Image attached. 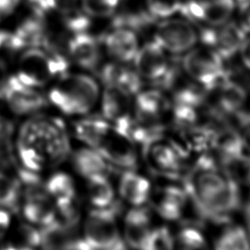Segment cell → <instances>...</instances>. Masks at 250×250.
Wrapping results in <instances>:
<instances>
[{
  "mask_svg": "<svg viewBox=\"0 0 250 250\" xmlns=\"http://www.w3.org/2000/svg\"><path fill=\"white\" fill-rule=\"evenodd\" d=\"M117 203L90 212L83 229V239L91 250H128L116 224Z\"/></svg>",
  "mask_w": 250,
  "mask_h": 250,
  "instance_id": "cell-4",
  "label": "cell"
},
{
  "mask_svg": "<svg viewBox=\"0 0 250 250\" xmlns=\"http://www.w3.org/2000/svg\"><path fill=\"white\" fill-rule=\"evenodd\" d=\"M23 215L32 224H38L45 226L53 222L56 216V210L54 209L50 198L25 200L23 205Z\"/></svg>",
  "mask_w": 250,
  "mask_h": 250,
  "instance_id": "cell-29",
  "label": "cell"
},
{
  "mask_svg": "<svg viewBox=\"0 0 250 250\" xmlns=\"http://www.w3.org/2000/svg\"><path fill=\"white\" fill-rule=\"evenodd\" d=\"M7 66H6V62L4 57H2L0 55V86L2 85V83L5 81V79L7 78Z\"/></svg>",
  "mask_w": 250,
  "mask_h": 250,
  "instance_id": "cell-45",
  "label": "cell"
},
{
  "mask_svg": "<svg viewBox=\"0 0 250 250\" xmlns=\"http://www.w3.org/2000/svg\"><path fill=\"white\" fill-rule=\"evenodd\" d=\"M0 250H35V248L29 247V246H26V245H22V244H20V245L9 244V245H6V246L2 247Z\"/></svg>",
  "mask_w": 250,
  "mask_h": 250,
  "instance_id": "cell-46",
  "label": "cell"
},
{
  "mask_svg": "<svg viewBox=\"0 0 250 250\" xmlns=\"http://www.w3.org/2000/svg\"><path fill=\"white\" fill-rule=\"evenodd\" d=\"M211 250H250V229L247 226L226 225Z\"/></svg>",
  "mask_w": 250,
  "mask_h": 250,
  "instance_id": "cell-23",
  "label": "cell"
},
{
  "mask_svg": "<svg viewBox=\"0 0 250 250\" xmlns=\"http://www.w3.org/2000/svg\"><path fill=\"white\" fill-rule=\"evenodd\" d=\"M99 85L85 74H63L49 93V100L65 114H85L99 98Z\"/></svg>",
  "mask_w": 250,
  "mask_h": 250,
  "instance_id": "cell-2",
  "label": "cell"
},
{
  "mask_svg": "<svg viewBox=\"0 0 250 250\" xmlns=\"http://www.w3.org/2000/svg\"><path fill=\"white\" fill-rule=\"evenodd\" d=\"M34 13L51 11L63 17L79 13L80 0H28Z\"/></svg>",
  "mask_w": 250,
  "mask_h": 250,
  "instance_id": "cell-33",
  "label": "cell"
},
{
  "mask_svg": "<svg viewBox=\"0 0 250 250\" xmlns=\"http://www.w3.org/2000/svg\"><path fill=\"white\" fill-rule=\"evenodd\" d=\"M151 215L143 206L129 210L124 219V240L134 250H143L152 229Z\"/></svg>",
  "mask_w": 250,
  "mask_h": 250,
  "instance_id": "cell-19",
  "label": "cell"
},
{
  "mask_svg": "<svg viewBox=\"0 0 250 250\" xmlns=\"http://www.w3.org/2000/svg\"><path fill=\"white\" fill-rule=\"evenodd\" d=\"M206 103L217 112L225 116H236L242 111L248 92L246 87L239 81L231 78V74L218 83L214 88L207 91Z\"/></svg>",
  "mask_w": 250,
  "mask_h": 250,
  "instance_id": "cell-10",
  "label": "cell"
},
{
  "mask_svg": "<svg viewBox=\"0 0 250 250\" xmlns=\"http://www.w3.org/2000/svg\"><path fill=\"white\" fill-rule=\"evenodd\" d=\"M236 12L238 13V19L236 20L237 22L245 33L250 35V2L237 7Z\"/></svg>",
  "mask_w": 250,
  "mask_h": 250,
  "instance_id": "cell-41",
  "label": "cell"
},
{
  "mask_svg": "<svg viewBox=\"0 0 250 250\" xmlns=\"http://www.w3.org/2000/svg\"><path fill=\"white\" fill-rule=\"evenodd\" d=\"M68 58L82 68L96 69L102 59L99 40L87 31L72 34L66 43Z\"/></svg>",
  "mask_w": 250,
  "mask_h": 250,
  "instance_id": "cell-13",
  "label": "cell"
},
{
  "mask_svg": "<svg viewBox=\"0 0 250 250\" xmlns=\"http://www.w3.org/2000/svg\"><path fill=\"white\" fill-rule=\"evenodd\" d=\"M183 0H145V8L156 21L179 15Z\"/></svg>",
  "mask_w": 250,
  "mask_h": 250,
  "instance_id": "cell-35",
  "label": "cell"
},
{
  "mask_svg": "<svg viewBox=\"0 0 250 250\" xmlns=\"http://www.w3.org/2000/svg\"><path fill=\"white\" fill-rule=\"evenodd\" d=\"M18 150L24 168L34 172H38L43 168L45 164V155L38 146L19 141Z\"/></svg>",
  "mask_w": 250,
  "mask_h": 250,
  "instance_id": "cell-37",
  "label": "cell"
},
{
  "mask_svg": "<svg viewBox=\"0 0 250 250\" xmlns=\"http://www.w3.org/2000/svg\"><path fill=\"white\" fill-rule=\"evenodd\" d=\"M234 0H183L179 15L197 25L216 26L232 20Z\"/></svg>",
  "mask_w": 250,
  "mask_h": 250,
  "instance_id": "cell-8",
  "label": "cell"
},
{
  "mask_svg": "<svg viewBox=\"0 0 250 250\" xmlns=\"http://www.w3.org/2000/svg\"><path fill=\"white\" fill-rule=\"evenodd\" d=\"M171 101L163 90L149 89L136 95L135 118L141 122L162 123L165 113L170 112Z\"/></svg>",
  "mask_w": 250,
  "mask_h": 250,
  "instance_id": "cell-16",
  "label": "cell"
},
{
  "mask_svg": "<svg viewBox=\"0 0 250 250\" xmlns=\"http://www.w3.org/2000/svg\"><path fill=\"white\" fill-rule=\"evenodd\" d=\"M119 193L134 207L143 206L150 197L151 186L146 177L134 170H126L119 182Z\"/></svg>",
  "mask_w": 250,
  "mask_h": 250,
  "instance_id": "cell-22",
  "label": "cell"
},
{
  "mask_svg": "<svg viewBox=\"0 0 250 250\" xmlns=\"http://www.w3.org/2000/svg\"><path fill=\"white\" fill-rule=\"evenodd\" d=\"M21 190L18 179H12L0 172V207L17 211L20 206Z\"/></svg>",
  "mask_w": 250,
  "mask_h": 250,
  "instance_id": "cell-31",
  "label": "cell"
},
{
  "mask_svg": "<svg viewBox=\"0 0 250 250\" xmlns=\"http://www.w3.org/2000/svg\"><path fill=\"white\" fill-rule=\"evenodd\" d=\"M19 234L21 235V239L22 240V245H26L32 248L40 246L41 235L40 230L36 229L32 226L22 225L19 229Z\"/></svg>",
  "mask_w": 250,
  "mask_h": 250,
  "instance_id": "cell-39",
  "label": "cell"
},
{
  "mask_svg": "<svg viewBox=\"0 0 250 250\" xmlns=\"http://www.w3.org/2000/svg\"><path fill=\"white\" fill-rule=\"evenodd\" d=\"M67 65V60L62 53L42 47L26 48L20 56L16 76L23 84L37 88L65 74Z\"/></svg>",
  "mask_w": 250,
  "mask_h": 250,
  "instance_id": "cell-3",
  "label": "cell"
},
{
  "mask_svg": "<svg viewBox=\"0 0 250 250\" xmlns=\"http://www.w3.org/2000/svg\"><path fill=\"white\" fill-rule=\"evenodd\" d=\"M119 0H80L82 12L91 18L103 19L116 13Z\"/></svg>",
  "mask_w": 250,
  "mask_h": 250,
  "instance_id": "cell-36",
  "label": "cell"
},
{
  "mask_svg": "<svg viewBox=\"0 0 250 250\" xmlns=\"http://www.w3.org/2000/svg\"><path fill=\"white\" fill-rule=\"evenodd\" d=\"M45 187L49 195L54 196L57 201L75 198L74 183L65 173H55L49 178Z\"/></svg>",
  "mask_w": 250,
  "mask_h": 250,
  "instance_id": "cell-32",
  "label": "cell"
},
{
  "mask_svg": "<svg viewBox=\"0 0 250 250\" xmlns=\"http://www.w3.org/2000/svg\"><path fill=\"white\" fill-rule=\"evenodd\" d=\"M104 46L112 59L126 63L133 61L141 45L138 33L129 28L114 26L104 37Z\"/></svg>",
  "mask_w": 250,
  "mask_h": 250,
  "instance_id": "cell-18",
  "label": "cell"
},
{
  "mask_svg": "<svg viewBox=\"0 0 250 250\" xmlns=\"http://www.w3.org/2000/svg\"><path fill=\"white\" fill-rule=\"evenodd\" d=\"M190 202L184 185H166L159 188L156 192L154 209L161 218L178 221L184 217Z\"/></svg>",
  "mask_w": 250,
  "mask_h": 250,
  "instance_id": "cell-15",
  "label": "cell"
},
{
  "mask_svg": "<svg viewBox=\"0 0 250 250\" xmlns=\"http://www.w3.org/2000/svg\"><path fill=\"white\" fill-rule=\"evenodd\" d=\"M144 150L150 168L161 176L176 178L185 169L187 157L173 141L164 142L161 138Z\"/></svg>",
  "mask_w": 250,
  "mask_h": 250,
  "instance_id": "cell-12",
  "label": "cell"
},
{
  "mask_svg": "<svg viewBox=\"0 0 250 250\" xmlns=\"http://www.w3.org/2000/svg\"><path fill=\"white\" fill-rule=\"evenodd\" d=\"M130 97L122 91L106 87L102 99V109L104 117L114 121L122 115L127 114Z\"/></svg>",
  "mask_w": 250,
  "mask_h": 250,
  "instance_id": "cell-27",
  "label": "cell"
},
{
  "mask_svg": "<svg viewBox=\"0 0 250 250\" xmlns=\"http://www.w3.org/2000/svg\"><path fill=\"white\" fill-rule=\"evenodd\" d=\"M235 58H237L241 69L250 74V35L246 36Z\"/></svg>",
  "mask_w": 250,
  "mask_h": 250,
  "instance_id": "cell-40",
  "label": "cell"
},
{
  "mask_svg": "<svg viewBox=\"0 0 250 250\" xmlns=\"http://www.w3.org/2000/svg\"><path fill=\"white\" fill-rule=\"evenodd\" d=\"M179 62L183 71L206 92L231 74L227 62L218 53L202 45L181 56Z\"/></svg>",
  "mask_w": 250,
  "mask_h": 250,
  "instance_id": "cell-5",
  "label": "cell"
},
{
  "mask_svg": "<svg viewBox=\"0 0 250 250\" xmlns=\"http://www.w3.org/2000/svg\"><path fill=\"white\" fill-rule=\"evenodd\" d=\"M169 250H211L201 232L193 224H188L172 233Z\"/></svg>",
  "mask_w": 250,
  "mask_h": 250,
  "instance_id": "cell-25",
  "label": "cell"
},
{
  "mask_svg": "<svg viewBox=\"0 0 250 250\" xmlns=\"http://www.w3.org/2000/svg\"><path fill=\"white\" fill-rule=\"evenodd\" d=\"M18 173L21 190L23 193L25 200L43 199L49 197L45 184L42 182L41 178L36 174V172L26 168H21Z\"/></svg>",
  "mask_w": 250,
  "mask_h": 250,
  "instance_id": "cell-30",
  "label": "cell"
},
{
  "mask_svg": "<svg viewBox=\"0 0 250 250\" xmlns=\"http://www.w3.org/2000/svg\"><path fill=\"white\" fill-rule=\"evenodd\" d=\"M151 39L170 56H183L199 44V28L187 18L176 15L157 21Z\"/></svg>",
  "mask_w": 250,
  "mask_h": 250,
  "instance_id": "cell-6",
  "label": "cell"
},
{
  "mask_svg": "<svg viewBox=\"0 0 250 250\" xmlns=\"http://www.w3.org/2000/svg\"><path fill=\"white\" fill-rule=\"evenodd\" d=\"M1 157H2V147L0 146V159H1Z\"/></svg>",
  "mask_w": 250,
  "mask_h": 250,
  "instance_id": "cell-48",
  "label": "cell"
},
{
  "mask_svg": "<svg viewBox=\"0 0 250 250\" xmlns=\"http://www.w3.org/2000/svg\"><path fill=\"white\" fill-rule=\"evenodd\" d=\"M212 149L215 151L220 166L245 151L237 129L230 127L229 124L220 127L216 131Z\"/></svg>",
  "mask_w": 250,
  "mask_h": 250,
  "instance_id": "cell-21",
  "label": "cell"
},
{
  "mask_svg": "<svg viewBox=\"0 0 250 250\" xmlns=\"http://www.w3.org/2000/svg\"><path fill=\"white\" fill-rule=\"evenodd\" d=\"M245 216L247 220V227L250 229V196L248 198V201L245 206Z\"/></svg>",
  "mask_w": 250,
  "mask_h": 250,
  "instance_id": "cell-47",
  "label": "cell"
},
{
  "mask_svg": "<svg viewBox=\"0 0 250 250\" xmlns=\"http://www.w3.org/2000/svg\"><path fill=\"white\" fill-rule=\"evenodd\" d=\"M132 62L141 78L155 86L166 76L173 64L170 55L152 39L140 46Z\"/></svg>",
  "mask_w": 250,
  "mask_h": 250,
  "instance_id": "cell-9",
  "label": "cell"
},
{
  "mask_svg": "<svg viewBox=\"0 0 250 250\" xmlns=\"http://www.w3.org/2000/svg\"><path fill=\"white\" fill-rule=\"evenodd\" d=\"M184 187L196 213L209 221L226 224L240 207L239 186L210 152L196 158L186 174Z\"/></svg>",
  "mask_w": 250,
  "mask_h": 250,
  "instance_id": "cell-1",
  "label": "cell"
},
{
  "mask_svg": "<svg viewBox=\"0 0 250 250\" xmlns=\"http://www.w3.org/2000/svg\"><path fill=\"white\" fill-rule=\"evenodd\" d=\"M77 225H69L57 218L40 229L42 250H73L80 236Z\"/></svg>",
  "mask_w": 250,
  "mask_h": 250,
  "instance_id": "cell-20",
  "label": "cell"
},
{
  "mask_svg": "<svg viewBox=\"0 0 250 250\" xmlns=\"http://www.w3.org/2000/svg\"><path fill=\"white\" fill-rule=\"evenodd\" d=\"M10 223H11V217L9 212L4 208H0V239L6 234V231L9 229Z\"/></svg>",
  "mask_w": 250,
  "mask_h": 250,
  "instance_id": "cell-44",
  "label": "cell"
},
{
  "mask_svg": "<svg viewBox=\"0 0 250 250\" xmlns=\"http://www.w3.org/2000/svg\"><path fill=\"white\" fill-rule=\"evenodd\" d=\"M21 0H0V21L10 17L19 7Z\"/></svg>",
  "mask_w": 250,
  "mask_h": 250,
  "instance_id": "cell-42",
  "label": "cell"
},
{
  "mask_svg": "<svg viewBox=\"0 0 250 250\" xmlns=\"http://www.w3.org/2000/svg\"><path fill=\"white\" fill-rule=\"evenodd\" d=\"M222 169L238 185L250 187V154L243 152L221 165Z\"/></svg>",
  "mask_w": 250,
  "mask_h": 250,
  "instance_id": "cell-34",
  "label": "cell"
},
{
  "mask_svg": "<svg viewBox=\"0 0 250 250\" xmlns=\"http://www.w3.org/2000/svg\"><path fill=\"white\" fill-rule=\"evenodd\" d=\"M236 129L242 140L244 149L250 154V112L241 111L235 116Z\"/></svg>",
  "mask_w": 250,
  "mask_h": 250,
  "instance_id": "cell-38",
  "label": "cell"
},
{
  "mask_svg": "<svg viewBox=\"0 0 250 250\" xmlns=\"http://www.w3.org/2000/svg\"><path fill=\"white\" fill-rule=\"evenodd\" d=\"M100 77L106 87L116 88L129 97L136 96L142 89L143 79L134 67L124 62H109L100 70Z\"/></svg>",
  "mask_w": 250,
  "mask_h": 250,
  "instance_id": "cell-17",
  "label": "cell"
},
{
  "mask_svg": "<svg viewBox=\"0 0 250 250\" xmlns=\"http://www.w3.org/2000/svg\"><path fill=\"white\" fill-rule=\"evenodd\" d=\"M0 98L4 99L16 114L35 112L46 104L45 98L36 88L23 84L16 75L8 76L0 86Z\"/></svg>",
  "mask_w": 250,
  "mask_h": 250,
  "instance_id": "cell-11",
  "label": "cell"
},
{
  "mask_svg": "<svg viewBox=\"0 0 250 250\" xmlns=\"http://www.w3.org/2000/svg\"><path fill=\"white\" fill-rule=\"evenodd\" d=\"M88 180V196L97 208H104L113 203L114 190L106 176H94Z\"/></svg>",
  "mask_w": 250,
  "mask_h": 250,
  "instance_id": "cell-28",
  "label": "cell"
},
{
  "mask_svg": "<svg viewBox=\"0 0 250 250\" xmlns=\"http://www.w3.org/2000/svg\"><path fill=\"white\" fill-rule=\"evenodd\" d=\"M95 149L105 160L126 170H134L137 166L138 157L134 143L114 131L111 136L108 133Z\"/></svg>",
  "mask_w": 250,
  "mask_h": 250,
  "instance_id": "cell-14",
  "label": "cell"
},
{
  "mask_svg": "<svg viewBox=\"0 0 250 250\" xmlns=\"http://www.w3.org/2000/svg\"><path fill=\"white\" fill-rule=\"evenodd\" d=\"M73 162L77 172L89 179L94 176H106L108 166L105 159L97 151L91 148L78 149L73 157Z\"/></svg>",
  "mask_w": 250,
  "mask_h": 250,
  "instance_id": "cell-24",
  "label": "cell"
},
{
  "mask_svg": "<svg viewBox=\"0 0 250 250\" xmlns=\"http://www.w3.org/2000/svg\"><path fill=\"white\" fill-rule=\"evenodd\" d=\"M199 44L218 53L226 62L234 59L247 34L235 20L216 26L198 25Z\"/></svg>",
  "mask_w": 250,
  "mask_h": 250,
  "instance_id": "cell-7",
  "label": "cell"
},
{
  "mask_svg": "<svg viewBox=\"0 0 250 250\" xmlns=\"http://www.w3.org/2000/svg\"><path fill=\"white\" fill-rule=\"evenodd\" d=\"M109 132L110 125L99 117L84 118L75 124L76 137L95 148Z\"/></svg>",
  "mask_w": 250,
  "mask_h": 250,
  "instance_id": "cell-26",
  "label": "cell"
},
{
  "mask_svg": "<svg viewBox=\"0 0 250 250\" xmlns=\"http://www.w3.org/2000/svg\"><path fill=\"white\" fill-rule=\"evenodd\" d=\"M13 126L10 121L0 115V146H4L10 140Z\"/></svg>",
  "mask_w": 250,
  "mask_h": 250,
  "instance_id": "cell-43",
  "label": "cell"
}]
</instances>
